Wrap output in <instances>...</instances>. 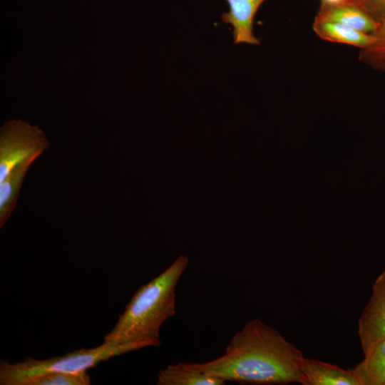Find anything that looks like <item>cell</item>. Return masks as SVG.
<instances>
[{"mask_svg": "<svg viewBox=\"0 0 385 385\" xmlns=\"http://www.w3.org/2000/svg\"><path fill=\"white\" fill-rule=\"evenodd\" d=\"M38 158L33 156L19 163L0 182V227L5 225L14 210L26 174Z\"/></svg>", "mask_w": 385, "mask_h": 385, "instance_id": "30bf717a", "label": "cell"}, {"mask_svg": "<svg viewBox=\"0 0 385 385\" xmlns=\"http://www.w3.org/2000/svg\"><path fill=\"white\" fill-rule=\"evenodd\" d=\"M153 341H139L125 344L107 342L91 349L81 348L46 359H36L29 356L20 362L11 364L0 361V384L19 385L29 377L49 371L69 374L86 372L97 364L115 356L148 346H160Z\"/></svg>", "mask_w": 385, "mask_h": 385, "instance_id": "3957f363", "label": "cell"}, {"mask_svg": "<svg viewBox=\"0 0 385 385\" xmlns=\"http://www.w3.org/2000/svg\"><path fill=\"white\" fill-rule=\"evenodd\" d=\"M366 13L378 24L385 19V0H356Z\"/></svg>", "mask_w": 385, "mask_h": 385, "instance_id": "9a60e30c", "label": "cell"}, {"mask_svg": "<svg viewBox=\"0 0 385 385\" xmlns=\"http://www.w3.org/2000/svg\"><path fill=\"white\" fill-rule=\"evenodd\" d=\"M303 385H359L351 371L319 360L304 357L300 364Z\"/></svg>", "mask_w": 385, "mask_h": 385, "instance_id": "ba28073f", "label": "cell"}, {"mask_svg": "<svg viewBox=\"0 0 385 385\" xmlns=\"http://www.w3.org/2000/svg\"><path fill=\"white\" fill-rule=\"evenodd\" d=\"M314 19L336 22L369 34L379 25L356 0H339L334 2L321 1Z\"/></svg>", "mask_w": 385, "mask_h": 385, "instance_id": "8992f818", "label": "cell"}, {"mask_svg": "<svg viewBox=\"0 0 385 385\" xmlns=\"http://www.w3.org/2000/svg\"><path fill=\"white\" fill-rule=\"evenodd\" d=\"M312 29L324 41L349 45L359 50L367 47L372 39L371 34L336 22L316 19H314Z\"/></svg>", "mask_w": 385, "mask_h": 385, "instance_id": "8fae6325", "label": "cell"}, {"mask_svg": "<svg viewBox=\"0 0 385 385\" xmlns=\"http://www.w3.org/2000/svg\"><path fill=\"white\" fill-rule=\"evenodd\" d=\"M364 356L361 362L349 369L359 385H385V340Z\"/></svg>", "mask_w": 385, "mask_h": 385, "instance_id": "7c38bea8", "label": "cell"}, {"mask_svg": "<svg viewBox=\"0 0 385 385\" xmlns=\"http://www.w3.org/2000/svg\"><path fill=\"white\" fill-rule=\"evenodd\" d=\"M322 1H326V2H334L339 0H321Z\"/></svg>", "mask_w": 385, "mask_h": 385, "instance_id": "2e32d148", "label": "cell"}, {"mask_svg": "<svg viewBox=\"0 0 385 385\" xmlns=\"http://www.w3.org/2000/svg\"><path fill=\"white\" fill-rule=\"evenodd\" d=\"M303 358L302 352L279 331L255 318L233 335L222 355L192 364L225 382L304 384Z\"/></svg>", "mask_w": 385, "mask_h": 385, "instance_id": "6da1fadb", "label": "cell"}, {"mask_svg": "<svg viewBox=\"0 0 385 385\" xmlns=\"http://www.w3.org/2000/svg\"><path fill=\"white\" fill-rule=\"evenodd\" d=\"M230 11L221 15L222 21L232 26L235 43L260 44L253 33V23L260 6L266 0H225Z\"/></svg>", "mask_w": 385, "mask_h": 385, "instance_id": "52a82bcc", "label": "cell"}, {"mask_svg": "<svg viewBox=\"0 0 385 385\" xmlns=\"http://www.w3.org/2000/svg\"><path fill=\"white\" fill-rule=\"evenodd\" d=\"M90 381L86 371L78 374L49 371L25 379L19 385H88Z\"/></svg>", "mask_w": 385, "mask_h": 385, "instance_id": "5bb4252c", "label": "cell"}, {"mask_svg": "<svg viewBox=\"0 0 385 385\" xmlns=\"http://www.w3.org/2000/svg\"><path fill=\"white\" fill-rule=\"evenodd\" d=\"M158 385H224L226 382L195 368L192 362L168 365L158 373Z\"/></svg>", "mask_w": 385, "mask_h": 385, "instance_id": "9c48e42d", "label": "cell"}, {"mask_svg": "<svg viewBox=\"0 0 385 385\" xmlns=\"http://www.w3.org/2000/svg\"><path fill=\"white\" fill-rule=\"evenodd\" d=\"M357 331L364 356L385 340V271L372 285L371 297L358 321Z\"/></svg>", "mask_w": 385, "mask_h": 385, "instance_id": "5b68a950", "label": "cell"}, {"mask_svg": "<svg viewBox=\"0 0 385 385\" xmlns=\"http://www.w3.org/2000/svg\"><path fill=\"white\" fill-rule=\"evenodd\" d=\"M371 41L360 49L359 60L377 71L385 72V19L371 34Z\"/></svg>", "mask_w": 385, "mask_h": 385, "instance_id": "4fadbf2b", "label": "cell"}, {"mask_svg": "<svg viewBox=\"0 0 385 385\" xmlns=\"http://www.w3.org/2000/svg\"><path fill=\"white\" fill-rule=\"evenodd\" d=\"M49 143L38 126L22 120L6 122L0 130V182L23 160L39 157Z\"/></svg>", "mask_w": 385, "mask_h": 385, "instance_id": "277c9868", "label": "cell"}, {"mask_svg": "<svg viewBox=\"0 0 385 385\" xmlns=\"http://www.w3.org/2000/svg\"><path fill=\"white\" fill-rule=\"evenodd\" d=\"M188 265L178 257L167 269L139 287L126 304L104 342L125 344L153 341L161 344L160 327L176 314V287Z\"/></svg>", "mask_w": 385, "mask_h": 385, "instance_id": "7a4b0ae2", "label": "cell"}]
</instances>
